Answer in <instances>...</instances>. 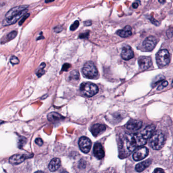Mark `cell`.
<instances>
[{
	"mask_svg": "<svg viewBox=\"0 0 173 173\" xmlns=\"http://www.w3.org/2000/svg\"><path fill=\"white\" fill-rule=\"evenodd\" d=\"M147 140L141 133H126L121 140V150L124 156H128L135 149L145 145Z\"/></svg>",
	"mask_w": 173,
	"mask_h": 173,
	"instance_id": "cell-1",
	"label": "cell"
},
{
	"mask_svg": "<svg viewBox=\"0 0 173 173\" xmlns=\"http://www.w3.org/2000/svg\"><path fill=\"white\" fill-rule=\"evenodd\" d=\"M28 6L27 5L16 6L11 9L6 13L4 20V26H9L17 22L21 17L27 14L28 11Z\"/></svg>",
	"mask_w": 173,
	"mask_h": 173,
	"instance_id": "cell-2",
	"label": "cell"
},
{
	"mask_svg": "<svg viewBox=\"0 0 173 173\" xmlns=\"http://www.w3.org/2000/svg\"><path fill=\"white\" fill-rule=\"evenodd\" d=\"M165 135L161 131H157L153 133L149 141V145L152 149L159 150L165 144Z\"/></svg>",
	"mask_w": 173,
	"mask_h": 173,
	"instance_id": "cell-3",
	"label": "cell"
},
{
	"mask_svg": "<svg viewBox=\"0 0 173 173\" xmlns=\"http://www.w3.org/2000/svg\"><path fill=\"white\" fill-rule=\"evenodd\" d=\"M80 91L85 97H93L99 92V87L95 84L91 82H83L80 86Z\"/></svg>",
	"mask_w": 173,
	"mask_h": 173,
	"instance_id": "cell-4",
	"label": "cell"
},
{
	"mask_svg": "<svg viewBox=\"0 0 173 173\" xmlns=\"http://www.w3.org/2000/svg\"><path fill=\"white\" fill-rule=\"evenodd\" d=\"M83 75L88 79H95L98 75V71L97 67L94 62L91 61H87L82 70Z\"/></svg>",
	"mask_w": 173,
	"mask_h": 173,
	"instance_id": "cell-5",
	"label": "cell"
},
{
	"mask_svg": "<svg viewBox=\"0 0 173 173\" xmlns=\"http://www.w3.org/2000/svg\"><path fill=\"white\" fill-rule=\"evenodd\" d=\"M170 54L167 49H162L158 52L156 56V62L160 67L168 65L170 61Z\"/></svg>",
	"mask_w": 173,
	"mask_h": 173,
	"instance_id": "cell-6",
	"label": "cell"
},
{
	"mask_svg": "<svg viewBox=\"0 0 173 173\" xmlns=\"http://www.w3.org/2000/svg\"><path fill=\"white\" fill-rule=\"evenodd\" d=\"M78 144L80 149L84 153H87L90 151L92 145L91 140L86 137H82L80 138Z\"/></svg>",
	"mask_w": 173,
	"mask_h": 173,
	"instance_id": "cell-7",
	"label": "cell"
},
{
	"mask_svg": "<svg viewBox=\"0 0 173 173\" xmlns=\"http://www.w3.org/2000/svg\"><path fill=\"white\" fill-rule=\"evenodd\" d=\"M149 153V150L145 147H141L137 149L133 153V157L136 161H139L144 159Z\"/></svg>",
	"mask_w": 173,
	"mask_h": 173,
	"instance_id": "cell-8",
	"label": "cell"
},
{
	"mask_svg": "<svg viewBox=\"0 0 173 173\" xmlns=\"http://www.w3.org/2000/svg\"><path fill=\"white\" fill-rule=\"evenodd\" d=\"M157 44V39L154 36H150L145 39L143 43V45L146 49L151 51L154 49Z\"/></svg>",
	"mask_w": 173,
	"mask_h": 173,
	"instance_id": "cell-9",
	"label": "cell"
},
{
	"mask_svg": "<svg viewBox=\"0 0 173 173\" xmlns=\"http://www.w3.org/2000/svg\"><path fill=\"white\" fill-rule=\"evenodd\" d=\"M138 64L141 69H148L152 65V59L149 57H141L138 59Z\"/></svg>",
	"mask_w": 173,
	"mask_h": 173,
	"instance_id": "cell-10",
	"label": "cell"
},
{
	"mask_svg": "<svg viewBox=\"0 0 173 173\" xmlns=\"http://www.w3.org/2000/svg\"><path fill=\"white\" fill-rule=\"evenodd\" d=\"M122 58L125 61L131 60L134 57V53L131 46L129 45L124 46L121 53Z\"/></svg>",
	"mask_w": 173,
	"mask_h": 173,
	"instance_id": "cell-11",
	"label": "cell"
},
{
	"mask_svg": "<svg viewBox=\"0 0 173 173\" xmlns=\"http://www.w3.org/2000/svg\"><path fill=\"white\" fill-rule=\"evenodd\" d=\"M28 158L27 155L23 154L14 155L9 158V162L12 165H19Z\"/></svg>",
	"mask_w": 173,
	"mask_h": 173,
	"instance_id": "cell-12",
	"label": "cell"
},
{
	"mask_svg": "<svg viewBox=\"0 0 173 173\" xmlns=\"http://www.w3.org/2000/svg\"><path fill=\"white\" fill-rule=\"evenodd\" d=\"M94 154L95 158L99 159H102L105 156V152L101 144L98 143L94 145Z\"/></svg>",
	"mask_w": 173,
	"mask_h": 173,
	"instance_id": "cell-13",
	"label": "cell"
},
{
	"mask_svg": "<svg viewBox=\"0 0 173 173\" xmlns=\"http://www.w3.org/2000/svg\"><path fill=\"white\" fill-rule=\"evenodd\" d=\"M106 127L105 125L101 124H95L91 128V132L94 136L97 137L105 132Z\"/></svg>",
	"mask_w": 173,
	"mask_h": 173,
	"instance_id": "cell-14",
	"label": "cell"
},
{
	"mask_svg": "<svg viewBox=\"0 0 173 173\" xmlns=\"http://www.w3.org/2000/svg\"><path fill=\"white\" fill-rule=\"evenodd\" d=\"M155 128L156 126L154 125H149L148 126H146L145 129L142 132L141 135L146 140H147L148 139L150 138L153 133H154Z\"/></svg>",
	"mask_w": 173,
	"mask_h": 173,
	"instance_id": "cell-15",
	"label": "cell"
},
{
	"mask_svg": "<svg viewBox=\"0 0 173 173\" xmlns=\"http://www.w3.org/2000/svg\"><path fill=\"white\" fill-rule=\"evenodd\" d=\"M142 122L137 120H131L127 123L126 127L132 131H137L142 128Z\"/></svg>",
	"mask_w": 173,
	"mask_h": 173,
	"instance_id": "cell-16",
	"label": "cell"
},
{
	"mask_svg": "<svg viewBox=\"0 0 173 173\" xmlns=\"http://www.w3.org/2000/svg\"><path fill=\"white\" fill-rule=\"evenodd\" d=\"M61 165V162L60 158H54L50 162L49 168V170L52 172H56L58 170Z\"/></svg>",
	"mask_w": 173,
	"mask_h": 173,
	"instance_id": "cell-17",
	"label": "cell"
},
{
	"mask_svg": "<svg viewBox=\"0 0 173 173\" xmlns=\"http://www.w3.org/2000/svg\"><path fill=\"white\" fill-rule=\"evenodd\" d=\"M117 34L122 38H127L132 35V28L129 26H126L122 30H118Z\"/></svg>",
	"mask_w": 173,
	"mask_h": 173,
	"instance_id": "cell-18",
	"label": "cell"
},
{
	"mask_svg": "<svg viewBox=\"0 0 173 173\" xmlns=\"http://www.w3.org/2000/svg\"><path fill=\"white\" fill-rule=\"evenodd\" d=\"M151 162H152V160L151 159H147L145 161L141 162L136 165V166L135 167L136 170L138 172H142L147 167H148L151 165Z\"/></svg>",
	"mask_w": 173,
	"mask_h": 173,
	"instance_id": "cell-19",
	"label": "cell"
},
{
	"mask_svg": "<svg viewBox=\"0 0 173 173\" xmlns=\"http://www.w3.org/2000/svg\"><path fill=\"white\" fill-rule=\"evenodd\" d=\"M47 118L49 120L52 122H56L58 121H60L62 119H64V117L62 115H61L60 114L57 113V112H53L50 113L48 116Z\"/></svg>",
	"mask_w": 173,
	"mask_h": 173,
	"instance_id": "cell-20",
	"label": "cell"
},
{
	"mask_svg": "<svg viewBox=\"0 0 173 173\" xmlns=\"http://www.w3.org/2000/svg\"><path fill=\"white\" fill-rule=\"evenodd\" d=\"M79 73L77 70H73L72 71L69 76V80L70 82H78L79 80Z\"/></svg>",
	"mask_w": 173,
	"mask_h": 173,
	"instance_id": "cell-21",
	"label": "cell"
},
{
	"mask_svg": "<svg viewBox=\"0 0 173 173\" xmlns=\"http://www.w3.org/2000/svg\"><path fill=\"white\" fill-rule=\"evenodd\" d=\"M46 67V64L44 62H42L40 66L38 68L36 72V74L38 77H41L42 76L45 74V70L44 68Z\"/></svg>",
	"mask_w": 173,
	"mask_h": 173,
	"instance_id": "cell-22",
	"label": "cell"
},
{
	"mask_svg": "<svg viewBox=\"0 0 173 173\" xmlns=\"http://www.w3.org/2000/svg\"><path fill=\"white\" fill-rule=\"evenodd\" d=\"M17 32L15 31H13L10 32V33H9L7 35V36H6V40L7 41H11V40H12L13 39L15 38L16 36H17Z\"/></svg>",
	"mask_w": 173,
	"mask_h": 173,
	"instance_id": "cell-23",
	"label": "cell"
},
{
	"mask_svg": "<svg viewBox=\"0 0 173 173\" xmlns=\"http://www.w3.org/2000/svg\"><path fill=\"white\" fill-rule=\"evenodd\" d=\"M79 21L78 20H76L70 27V30L72 31H75L77 30V28L79 27Z\"/></svg>",
	"mask_w": 173,
	"mask_h": 173,
	"instance_id": "cell-24",
	"label": "cell"
},
{
	"mask_svg": "<svg viewBox=\"0 0 173 173\" xmlns=\"http://www.w3.org/2000/svg\"><path fill=\"white\" fill-rule=\"evenodd\" d=\"M10 61L11 64H12L13 65H17V64H19V58H17V57H16L15 56H12V57H11Z\"/></svg>",
	"mask_w": 173,
	"mask_h": 173,
	"instance_id": "cell-25",
	"label": "cell"
},
{
	"mask_svg": "<svg viewBox=\"0 0 173 173\" xmlns=\"http://www.w3.org/2000/svg\"><path fill=\"white\" fill-rule=\"evenodd\" d=\"M167 85H168V82L167 81H162V82L160 83V84L159 85V86L158 87V91L162 90L163 88L167 86Z\"/></svg>",
	"mask_w": 173,
	"mask_h": 173,
	"instance_id": "cell-26",
	"label": "cell"
},
{
	"mask_svg": "<svg viewBox=\"0 0 173 173\" xmlns=\"http://www.w3.org/2000/svg\"><path fill=\"white\" fill-rule=\"evenodd\" d=\"M30 15V14H29V13H27L26 15H24L23 16L22 19H21V20H20V21L19 22V26H21V25L23 24V23H24V21L29 17V16Z\"/></svg>",
	"mask_w": 173,
	"mask_h": 173,
	"instance_id": "cell-27",
	"label": "cell"
},
{
	"mask_svg": "<svg viewBox=\"0 0 173 173\" xmlns=\"http://www.w3.org/2000/svg\"><path fill=\"white\" fill-rule=\"evenodd\" d=\"M71 65L69 64H64L63 66H62V70H61V71H68V70L70 68H71Z\"/></svg>",
	"mask_w": 173,
	"mask_h": 173,
	"instance_id": "cell-28",
	"label": "cell"
},
{
	"mask_svg": "<svg viewBox=\"0 0 173 173\" xmlns=\"http://www.w3.org/2000/svg\"><path fill=\"white\" fill-rule=\"evenodd\" d=\"M149 20H150L151 22L153 23V24H154L155 26H158L159 24V23L158 21H157V20H155L154 18L153 17H151V18H148Z\"/></svg>",
	"mask_w": 173,
	"mask_h": 173,
	"instance_id": "cell-29",
	"label": "cell"
},
{
	"mask_svg": "<svg viewBox=\"0 0 173 173\" xmlns=\"http://www.w3.org/2000/svg\"><path fill=\"white\" fill-rule=\"evenodd\" d=\"M62 30H63V28L61 26H57L54 28V32H56V33H60L62 31Z\"/></svg>",
	"mask_w": 173,
	"mask_h": 173,
	"instance_id": "cell-30",
	"label": "cell"
},
{
	"mask_svg": "<svg viewBox=\"0 0 173 173\" xmlns=\"http://www.w3.org/2000/svg\"><path fill=\"white\" fill-rule=\"evenodd\" d=\"M88 36H89V33L85 32V33H82L80 35L79 38L81 39L87 38H88Z\"/></svg>",
	"mask_w": 173,
	"mask_h": 173,
	"instance_id": "cell-31",
	"label": "cell"
},
{
	"mask_svg": "<svg viewBox=\"0 0 173 173\" xmlns=\"http://www.w3.org/2000/svg\"><path fill=\"white\" fill-rule=\"evenodd\" d=\"M35 143L37 144V145H38L39 146H42L43 144V141L42 140L41 138H37V139H36Z\"/></svg>",
	"mask_w": 173,
	"mask_h": 173,
	"instance_id": "cell-32",
	"label": "cell"
},
{
	"mask_svg": "<svg viewBox=\"0 0 173 173\" xmlns=\"http://www.w3.org/2000/svg\"><path fill=\"white\" fill-rule=\"evenodd\" d=\"M140 3V1L135 2L133 4V5H132V6L133 7V8H137L139 7Z\"/></svg>",
	"mask_w": 173,
	"mask_h": 173,
	"instance_id": "cell-33",
	"label": "cell"
},
{
	"mask_svg": "<svg viewBox=\"0 0 173 173\" xmlns=\"http://www.w3.org/2000/svg\"><path fill=\"white\" fill-rule=\"evenodd\" d=\"M154 173H166L165 171L161 168H157L154 170Z\"/></svg>",
	"mask_w": 173,
	"mask_h": 173,
	"instance_id": "cell-34",
	"label": "cell"
},
{
	"mask_svg": "<svg viewBox=\"0 0 173 173\" xmlns=\"http://www.w3.org/2000/svg\"><path fill=\"white\" fill-rule=\"evenodd\" d=\"M84 23L85 24V26H91V24L92 23H91V20H87V21L84 22Z\"/></svg>",
	"mask_w": 173,
	"mask_h": 173,
	"instance_id": "cell-35",
	"label": "cell"
},
{
	"mask_svg": "<svg viewBox=\"0 0 173 173\" xmlns=\"http://www.w3.org/2000/svg\"><path fill=\"white\" fill-rule=\"evenodd\" d=\"M35 173H44V172H42V171H38V172H36Z\"/></svg>",
	"mask_w": 173,
	"mask_h": 173,
	"instance_id": "cell-36",
	"label": "cell"
},
{
	"mask_svg": "<svg viewBox=\"0 0 173 173\" xmlns=\"http://www.w3.org/2000/svg\"><path fill=\"white\" fill-rule=\"evenodd\" d=\"M165 1H159V2L160 3H165Z\"/></svg>",
	"mask_w": 173,
	"mask_h": 173,
	"instance_id": "cell-37",
	"label": "cell"
},
{
	"mask_svg": "<svg viewBox=\"0 0 173 173\" xmlns=\"http://www.w3.org/2000/svg\"><path fill=\"white\" fill-rule=\"evenodd\" d=\"M53 2V1H45L46 3H50V2Z\"/></svg>",
	"mask_w": 173,
	"mask_h": 173,
	"instance_id": "cell-38",
	"label": "cell"
},
{
	"mask_svg": "<svg viewBox=\"0 0 173 173\" xmlns=\"http://www.w3.org/2000/svg\"><path fill=\"white\" fill-rule=\"evenodd\" d=\"M61 173H69L68 172H66V171H63V172H61Z\"/></svg>",
	"mask_w": 173,
	"mask_h": 173,
	"instance_id": "cell-39",
	"label": "cell"
},
{
	"mask_svg": "<svg viewBox=\"0 0 173 173\" xmlns=\"http://www.w3.org/2000/svg\"><path fill=\"white\" fill-rule=\"evenodd\" d=\"M171 85H172V86L173 87V79L172 80V84H171Z\"/></svg>",
	"mask_w": 173,
	"mask_h": 173,
	"instance_id": "cell-40",
	"label": "cell"
}]
</instances>
